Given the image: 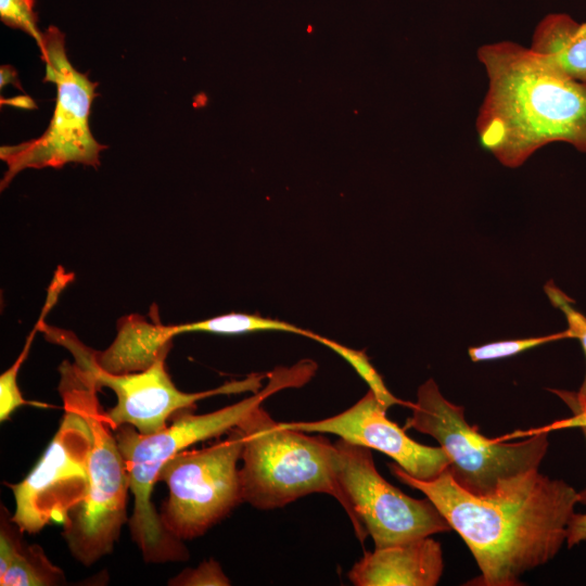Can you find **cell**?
<instances>
[{
  "mask_svg": "<svg viewBox=\"0 0 586 586\" xmlns=\"http://www.w3.org/2000/svg\"><path fill=\"white\" fill-rule=\"evenodd\" d=\"M391 472L429 498L470 549L481 574L467 585L517 586L520 577L553 559L566 542L578 492L538 469L506 480L487 496L460 487L447 470L422 481L397 463Z\"/></svg>",
  "mask_w": 586,
  "mask_h": 586,
  "instance_id": "1",
  "label": "cell"
},
{
  "mask_svg": "<svg viewBox=\"0 0 586 586\" xmlns=\"http://www.w3.org/2000/svg\"><path fill=\"white\" fill-rule=\"evenodd\" d=\"M476 56L488 86L475 129L500 164L519 167L557 141L586 153V84L509 40L483 44Z\"/></svg>",
  "mask_w": 586,
  "mask_h": 586,
  "instance_id": "2",
  "label": "cell"
},
{
  "mask_svg": "<svg viewBox=\"0 0 586 586\" xmlns=\"http://www.w3.org/2000/svg\"><path fill=\"white\" fill-rule=\"evenodd\" d=\"M237 426L243 434L239 469L243 502L269 510L323 493L337 500L355 530L354 512L336 477L334 444L275 421L260 406Z\"/></svg>",
  "mask_w": 586,
  "mask_h": 586,
  "instance_id": "3",
  "label": "cell"
},
{
  "mask_svg": "<svg viewBox=\"0 0 586 586\" xmlns=\"http://www.w3.org/2000/svg\"><path fill=\"white\" fill-rule=\"evenodd\" d=\"M268 396V391L262 390L241 402L204 415H193L187 409L170 425L151 434H142L131 425L114 429L133 496L129 530L146 563L189 559L183 542L165 528L151 499L162 467L189 446L227 433Z\"/></svg>",
  "mask_w": 586,
  "mask_h": 586,
  "instance_id": "4",
  "label": "cell"
},
{
  "mask_svg": "<svg viewBox=\"0 0 586 586\" xmlns=\"http://www.w3.org/2000/svg\"><path fill=\"white\" fill-rule=\"evenodd\" d=\"M58 387L68 392L80 407L91 434L88 459L89 489L67 514L63 538L72 556L89 566L110 555L127 520L129 480L107 411L101 406L92 372L76 361L64 360Z\"/></svg>",
  "mask_w": 586,
  "mask_h": 586,
  "instance_id": "5",
  "label": "cell"
},
{
  "mask_svg": "<svg viewBox=\"0 0 586 586\" xmlns=\"http://www.w3.org/2000/svg\"><path fill=\"white\" fill-rule=\"evenodd\" d=\"M411 416L404 429H413L435 438L450 463L446 469L464 491L487 496L500 483L538 469L547 454L548 432H538L518 443L486 438L464 418V408L446 399L433 379L421 384Z\"/></svg>",
  "mask_w": 586,
  "mask_h": 586,
  "instance_id": "6",
  "label": "cell"
},
{
  "mask_svg": "<svg viewBox=\"0 0 586 586\" xmlns=\"http://www.w3.org/2000/svg\"><path fill=\"white\" fill-rule=\"evenodd\" d=\"M38 48L46 68L42 81L52 82L56 88L54 112L38 138L0 148V158L7 164L1 191L27 168H61L68 163L98 168L100 153L107 148L94 139L89 126L92 102L99 95L98 82L71 64L64 34L51 25Z\"/></svg>",
  "mask_w": 586,
  "mask_h": 586,
  "instance_id": "7",
  "label": "cell"
},
{
  "mask_svg": "<svg viewBox=\"0 0 586 586\" xmlns=\"http://www.w3.org/2000/svg\"><path fill=\"white\" fill-rule=\"evenodd\" d=\"M242 448L243 434L234 426L225 440L183 449L162 467L157 482L167 485L168 496L158 513L174 537L198 538L243 502L238 468Z\"/></svg>",
  "mask_w": 586,
  "mask_h": 586,
  "instance_id": "8",
  "label": "cell"
},
{
  "mask_svg": "<svg viewBox=\"0 0 586 586\" xmlns=\"http://www.w3.org/2000/svg\"><path fill=\"white\" fill-rule=\"evenodd\" d=\"M58 391L64 413L54 437L26 477L9 485L15 501L12 518L28 534L51 523L63 524L89 489L90 429L74 397Z\"/></svg>",
  "mask_w": 586,
  "mask_h": 586,
  "instance_id": "9",
  "label": "cell"
},
{
  "mask_svg": "<svg viewBox=\"0 0 586 586\" xmlns=\"http://www.w3.org/2000/svg\"><path fill=\"white\" fill-rule=\"evenodd\" d=\"M334 446L336 477L354 512L360 543L370 535L374 548H382L451 531L429 498L407 496L377 471L370 448L342 438Z\"/></svg>",
  "mask_w": 586,
  "mask_h": 586,
  "instance_id": "10",
  "label": "cell"
},
{
  "mask_svg": "<svg viewBox=\"0 0 586 586\" xmlns=\"http://www.w3.org/2000/svg\"><path fill=\"white\" fill-rule=\"evenodd\" d=\"M46 339L66 348L74 361L89 369L100 387H109L116 395V405L107 411V417L114 429L120 425H131L142 434H151L167 426L169 417L187 409L206 397L220 394H234L253 391L260 386L264 375L252 374L242 381L226 383L219 387L186 393L177 388L161 358L150 368L131 373L115 374L99 367L94 349L88 347L78 337L66 330L44 323L40 326Z\"/></svg>",
  "mask_w": 586,
  "mask_h": 586,
  "instance_id": "11",
  "label": "cell"
},
{
  "mask_svg": "<svg viewBox=\"0 0 586 586\" xmlns=\"http://www.w3.org/2000/svg\"><path fill=\"white\" fill-rule=\"evenodd\" d=\"M387 407L369 390L355 405L333 417L318 421L286 422L285 426L307 433H331L352 444L377 449L411 476L429 481L445 471L449 457L441 447L411 440L386 417Z\"/></svg>",
  "mask_w": 586,
  "mask_h": 586,
  "instance_id": "12",
  "label": "cell"
},
{
  "mask_svg": "<svg viewBox=\"0 0 586 586\" xmlns=\"http://www.w3.org/2000/svg\"><path fill=\"white\" fill-rule=\"evenodd\" d=\"M443 570L440 543L425 536L365 552L348 578L356 586H435Z\"/></svg>",
  "mask_w": 586,
  "mask_h": 586,
  "instance_id": "13",
  "label": "cell"
},
{
  "mask_svg": "<svg viewBox=\"0 0 586 586\" xmlns=\"http://www.w3.org/2000/svg\"><path fill=\"white\" fill-rule=\"evenodd\" d=\"M175 336L173 324L131 314L117 321V333L112 344L104 351H94L95 360L110 373L143 371L167 357Z\"/></svg>",
  "mask_w": 586,
  "mask_h": 586,
  "instance_id": "14",
  "label": "cell"
},
{
  "mask_svg": "<svg viewBox=\"0 0 586 586\" xmlns=\"http://www.w3.org/2000/svg\"><path fill=\"white\" fill-rule=\"evenodd\" d=\"M23 531L8 509L1 506L0 585L56 586L66 582L64 572L53 564L39 545L23 539Z\"/></svg>",
  "mask_w": 586,
  "mask_h": 586,
  "instance_id": "15",
  "label": "cell"
},
{
  "mask_svg": "<svg viewBox=\"0 0 586 586\" xmlns=\"http://www.w3.org/2000/svg\"><path fill=\"white\" fill-rule=\"evenodd\" d=\"M528 48L563 75L586 84V23L565 13L547 14Z\"/></svg>",
  "mask_w": 586,
  "mask_h": 586,
  "instance_id": "16",
  "label": "cell"
},
{
  "mask_svg": "<svg viewBox=\"0 0 586 586\" xmlns=\"http://www.w3.org/2000/svg\"><path fill=\"white\" fill-rule=\"evenodd\" d=\"M176 335L186 332H212L239 334L255 331H284L316 340L317 334L284 321L263 318L257 315L228 314L190 323L173 324Z\"/></svg>",
  "mask_w": 586,
  "mask_h": 586,
  "instance_id": "17",
  "label": "cell"
},
{
  "mask_svg": "<svg viewBox=\"0 0 586 586\" xmlns=\"http://www.w3.org/2000/svg\"><path fill=\"white\" fill-rule=\"evenodd\" d=\"M316 341L331 348L337 355L344 358L356 370V372L365 380V382L369 385L370 390L387 408L397 404L406 405L408 407L410 406L411 403H408V402L406 403L396 398L387 390L381 375L372 367V365L370 364L368 357L366 356L364 352L348 348L344 345H341L334 341H331L320 335L317 336Z\"/></svg>",
  "mask_w": 586,
  "mask_h": 586,
  "instance_id": "18",
  "label": "cell"
},
{
  "mask_svg": "<svg viewBox=\"0 0 586 586\" xmlns=\"http://www.w3.org/2000/svg\"><path fill=\"white\" fill-rule=\"evenodd\" d=\"M562 339H569L566 330L549 335L502 340L482 344L480 346H471L468 349V354L470 359L474 362L489 361L511 357L527 349Z\"/></svg>",
  "mask_w": 586,
  "mask_h": 586,
  "instance_id": "19",
  "label": "cell"
},
{
  "mask_svg": "<svg viewBox=\"0 0 586 586\" xmlns=\"http://www.w3.org/2000/svg\"><path fill=\"white\" fill-rule=\"evenodd\" d=\"M40 331V320L38 319L31 332L26 339L24 347L20 353L16 360L12 366L7 369L0 375V420L1 422L5 421L12 412H14L18 407L24 404H29L26 402L18 388L17 385V374L25 359L27 358L33 341L36 333Z\"/></svg>",
  "mask_w": 586,
  "mask_h": 586,
  "instance_id": "20",
  "label": "cell"
},
{
  "mask_svg": "<svg viewBox=\"0 0 586 586\" xmlns=\"http://www.w3.org/2000/svg\"><path fill=\"white\" fill-rule=\"evenodd\" d=\"M544 289L551 304L565 315L569 339H577L579 341L586 358V316L573 307V301L553 284L552 281H548ZM577 394L586 403V372Z\"/></svg>",
  "mask_w": 586,
  "mask_h": 586,
  "instance_id": "21",
  "label": "cell"
},
{
  "mask_svg": "<svg viewBox=\"0 0 586 586\" xmlns=\"http://www.w3.org/2000/svg\"><path fill=\"white\" fill-rule=\"evenodd\" d=\"M35 0H0V20L7 26L29 35L39 46L43 38L37 26Z\"/></svg>",
  "mask_w": 586,
  "mask_h": 586,
  "instance_id": "22",
  "label": "cell"
},
{
  "mask_svg": "<svg viewBox=\"0 0 586 586\" xmlns=\"http://www.w3.org/2000/svg\"><path fill=\"white\" fill-rule=\"evenodd\" d=\"M231 582L221 565L214 559L202 562L196 568L186 569L168 581L173 586H228Z\"/></svg>",
  "mask_w": 586,
  "mask_h": 586,
  "instance_id": "23",
  "label": "cell"
},
{
  "mask_svg": "<svg viewBox=\"0 0 586 586\" xmlns=\"http://www.w3.org/2000/svg\"><path fill=\"white\" fill-rule=\"evenodd\" d=\"M549 391L565 403L573 413L569 420L563 422V425L579 428L586 437V403L579 398L577 392L566 390ZM578 504L586 506V487L578 492Z\"/></svg>",
  "mask_w": 586,
  "mask_h": 586,
  "instance_id": "24",
  "label": "cell"
},
{
  "mask_svg": "<svg viewBox=\"0 0 586 586\" xmlns=\"http://www.w3.org/2000/svg\"><path fill=\"white\" fill-rule=\"evenodd\" d=\"M586 540V513H574L566 530V545L569 548Z\"/></svg>",
  "mask_w": 586,
  "mask_h": 586,
  "instance_id": "25",
  "label": "cell"
},
{
  "mask_svg": "<svg viewBox=\"0 0 586 586\" xmlns=\"http://www.w3.org/2000/svg\"><path fill=\"white\" fill-rule=\"evenodd\" d=\"M1 78V88L7 84H15L18 89H22L21 85L16 79V72L10 65H2L0 72Z\"/></svg>",
  "mask_w": 586,
  "mask_h": 586,
  "instance_id": "26",
  "label": "cell"
}]
</instances>
